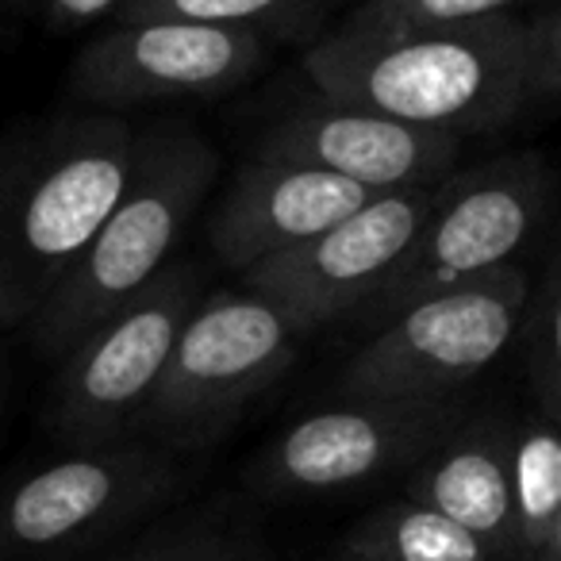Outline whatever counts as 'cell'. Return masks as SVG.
Listing matches in <instances>:
<instances>
[{
    "mask_svg": "<svg viewBox=\"0 0 561 561\" xmlns=\"http://www.w3.org/2000/svg\"><path fill=\"white\" fill-rule=\"evenodd\" d=\"M527 112L561 104V0L527 12Z\"/></svg>",
    "mask_w": 561,
    "mask_h": 561,
    "instance_id": "obj_20",
    "label": "cell"
},
{
    "mask_svg": "<svg viewBox=\"0 0 561 561\" xmlns=\"http://www.w3.org/2000/svg\"><path fill=\"white\" fill-rule=\"evenodd\" d=\"M196 262H170L116 316L58 358L43 423L66 450L135 438L154 400L181 328L204 300Z\"/></svg>",
    "mask_w": 561,
    "mask_h": 561,
    "instance_id": "obj_7",
    "label": "cell"
},
{
    "mask_svg": "<svg viewBox=\"0 0 561 561\" xmlns=\"http://www.w3.org/2000/svg\"><path fill=\"white\" fill-rule=\"evenodd\" d=\"M305 335L254 289L204 293L181 328L135 438L173 454L208 450L270 385L289 374Z\"/></svg>",
    "mask_w": 561,
    "mask_h": 561,
    "instance_id": "obj_5",
    "label": "cell"
},
{
    "mask_svg": "<svg viewBox=\"0 0 561 561\" xmlns=\"http://www.w3.org/2000/svg\"><path fill=\"white\" fill-rule=\"evenodd\" d=\"M131 561H262L257 553L239 550V546L216 542V538H196V542H181V546H162L154 553H142Z\"/></svg>",
    "mask_w": 561,
    "mask_h": 561,
    "instance_id": "obj_22",
    "label": "cell"
},
{
    "mask_svg": "<svg viewBox=\"0 0 561 561\" xmlns=\"http://www.w3.org/2000/svg\"><path fill=\"white\" fill-rule=\"evenodd\" d=\"M343 550L358 561H496L477 535L408 496L369 512Z\"/></svg>",
    "mask_w": 561,
    "mask_h": 561,
    "instance_id": "obj_15",
    "label": "cell"
},
{
    "mask_svg": "<svg viewBox=\"0 0 561 561\" xmlns=\"http://www.w3.org/2000/svg\"><path fill=\"white\" fill-rule=\"evenodd\" d=\"M181 454L147 438L66 450L0 489V561H66L165 507L185 484Z\"/></svg>",
    "mask_w": 561,
    "mask_h": 561,
    "instance_id": "obj_8",
    "label": "cell"
},
{
    "mask_svg": "<svg viewBox=\"0 0 561 561\" xmlns=\"http://www.w3.org/2000/svg\"><path fill=\"white\" fill-rule=\"evenodd\" d=\"M512 438L507 415H466L408 481V500L443 512L477 535L496 558L519 553L512 504Z\"/></svg>",
    "mask_w": 561,
    "mask_h": 561,
    "instance_id": "obj_14",
    "label": "cell"
},
{
    "mask_svg": "<svg viewBox=\"0 0 561 561\" xmlns=\"http://www.w3.org/2000/svg\"><path fill=\"white\" fill-rule=\"evenodd\" d=\"M4 335H9V331H0V431H4V415H9V389H12L9 346H4Z\"/></svg>",
    "mask_w": 561,
    "mask_h": 561,
    "instance_id": "obj_23",
    "label": "cell"
},
{
    "mask_svg": "<svg viewBox=\"0 0 561 561\" xmlns=\"http://www.w3.org/2000/svg\"><path fill=\"white\" fill-rule=\"evenodd\" d=\"M366 201L374 193L335 173L250 158L208 219L211 254L231 273H247L323 234Z\"/></svg>",
    "mask_w": 561,
    "mask_h": 561,
    "instance_id": "obj_13",
    "label": "cell"
},
{
    "mask_svg": "<svg viewBox=\"0 0 561 561\" xmlns=\"http://www.w3.org/2000/svg\"><path fill=\"white\" fill-rule=\"evenodd\" d=\"M331 561H358V558H351V553L343 550V553H339V558H331Z\"/></svg>",
    "mask_w": 561,
    "mask_h": 561,
    "instance_id": "obj_25",
    "label": "cell"
},
{
    "mask_svg": "<svg viewBox=\"0 0 561 561\" xmlns=\"http://www.w3.org/2000/svg\"><path fill=\"white\" fill-rule=\"evenodd\" d=\"M270 39L178 16L116 20L78 50L66 93L81 108L116 112L170 101H216L247 85Z\"/></svg>",
    "mask_w": 561,
    "mask_h": 561,
    "instance_id": "obj_10",
    "label": "cell"
},
{
    "mask_svg": "<svg viewBox=\"0 0 561 561\" xmlns=\"http://www.w3.org/2000/svg\"><path fill=\"white\" fill-rule=\"evenodd\" d=\"M461 147L466 139L458 135L423 131L312 89L265 124L250 158L312 165L385 196L443 185L458 170Z\"/></svg>",
    "mask_w": 561,
    "mask_h": 561,
    "instance_id": "obj_12",
    "label": "cell"
},
{
    "mask_svg": "<svg viewBox=\"0 0 561 561\" xmlns=\"http://www.w3.org/2000/svg\"><path fill=\"white\" fill-rule=\"evenodd\" d=\"M219 181V150L185 124H147L139 170L89 250L20 335L62 358L173 262Z\"/></svg>",
    "mask_w": 561,
    "mask_h": 561,
    "instance_id": "obj_3",
    "label": "cell"
},
{
    "mask_svg": "<svg viewBox=\"0 0 561 561\" xmlns=\"http://www.w3.org/2000/svg\"><path fill=\"white\" fill-rule=\"evenodd\" d=\"M523 339L535 412L561 427V231L553 234L538 277H530Z\"/></svg>",
    "mask_w": 561,
    "mask_h": 561,
    "instance_id": "obj_18",
    "label": "cell"
},
{
    "mask_svg": "<svg viewBox=\"0 0 561 561\" xmlns=\"http://www.w3.org/2000/svg\"><path fill=\"white\" fill-rule=\"evenodd\" d=\"M538 561H561V515H558V523H553V530H550V538H546Z\"/></svg>",
    "mask_w": 561,
    "mask_h": 561,
    "instance_id": "obj_24",
    "label": "cell"
},
{
    "mask_svg": "<svg viewBox=\"0 0 561 561\" xmlns=\"http://www.w3.org/2000/svg\"><path fill=\"white\" fill-rule=\"evenodd\" d=\"M127 0H43V24L50 35H78L89 27H108Z\"/></svg>",
    "mask_w": 561,
    "mask_h": 561,
    "instance_id": "obj_21",
    "label": "cell"
},
{
    "mask_svg": "<svg viewBox=\"0 0 561 561\" xmlns=\"http://www.w3.org/2000/svg\"><path fill=\"white\" fill-rule=\"evenodd\" d=\"M335 9L339 0H127L116 20L178 16L262 35L270 43H289L312 35Z\"/></svg>",
    "mask_w": 561,
    "mask_h": 561,
    "instance_id": "obj_17",
    "label": "cell"
},
{
    "mask_svg": "<svg viewBox=\"0 0 561 561\" xmlns=\"http://www.w3.org/2000/svg\"><path fill=\"white\" fill-rule=\"evenodd\" d=\"M512 504L519 553L538 558L561 515V427L538 412L515 420Z\"/></svg>",
    "mask_w": 561,
    "mask_h": 561,
    "instance_id": "obj_16",
    "label": "cell"
},
{
    "mask_svg": "<svg viewBox=\"0 0 561 561\" xmlns=\"http://www.w3.org/2000/svg\"><path fill=\"white\" fill-rule=\"evenodd\" d=\"M435 193L438 185L374 196L289 254L239 273V280L273 300L308 339L331 320L358 316V308L381 289L420 234Z\"/></svg>",
    "mask_w": 561,
    "mask_h": 561,
    "instance_id": "obj_11",
    "label": "cell"
},
{
    "mask_svg": "<svg viewBox=\"0 0 561 561\" xmlns=\"http://www.w3.org/2000/svg\"><path fill=\"white\" fill-rule=\"evenodd\" d=\"M553 204L558 170L538 150H515L454 170L438 185L408 254L354 320L377 331L415 300L519 265L515 254L550 224Z\"/></svg>",
    "mask_w": 561,
    "mask_h": 561,
    "instance_id": "obj_4",
    "label": "cell"
},
{
    "mask_svg": "<svg viewBox=\"0 0 561 561\" xmlns=\"http://www.w3.org/2000/svg\"><path fill=\"white\" fill-rule=\"evenodd\" d=\"M527 305L530 273L523 265L415 300L346 358L335 377L339 397H458L523 335Z\"/></svg>",
    "mask_w": 561,
    "mask_h": 561,
    "instance_id": "obj_6",
    "label": "cell"
},
{
    "mask_svg": "<svg viewBox=\"0 0 561 561\" xmlns=\"http://www.w3.org/2000/svg\"><path fill=\"white\" fill-rule=\"evenodd\" d=\"M147 127L116 112L50 116L0 150V331L50 300L116 211L139 170Z\"/></svg>",
    "mask_w": 561,
    "mask_h": 561,
    "instance_id": "obj_2",
    "label": "cell"
},
{
    "mask_svg": "<svg viewBox=\"0 0 561 561\" xmlns=\"http://www.w3.org/2000/svg\"><path fill=\"white\" fill-rule=\"evenodd\" d=\"M316 93L423 131L473 139L527 112V16L481 24H339L305 55Z\"/></svg>",
    "mask_w": 561,
    "mask_h": 561,
    "instance_id": "obj_1",
    "label": "cell"
},
{
    "mask_svg": "<svg viewBox=\"0 0 561 561\" xmlns=\"http://www.w3.org/2000/svg\"><path fill=\"white\" fill-rule=\"evenodd\" d=\"M550 0H358L346 24L366 27H438V24H481L500 16H527Z\"/></svg>",
    "mask_w": 561,
    "mask_h": 561,
    "instance_id": "obj_19",
    "label": "cell"
},
{
    "mask_svg": "<svg viewBox=\"0 0 561 561\" xmlns=\"http://www.w3.org/2000/svg\"><path fill=\"white\" fill-rule=\"evenodd\" d=\"M466 400L339 397L262 446L250 484L265 496H328L415 469L461 420Z\"/></svg>",
    "mask_w": 561,
    "mask_h": 561,
    "instance_id": "obj_9",
    "label": "cell"
}]
</instances>
